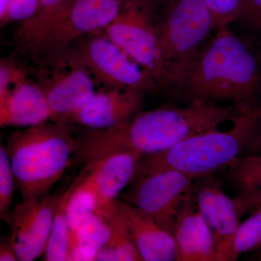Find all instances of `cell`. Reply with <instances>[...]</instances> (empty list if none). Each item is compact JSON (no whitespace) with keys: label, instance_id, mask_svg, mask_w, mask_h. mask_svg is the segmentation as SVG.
I'll return each instance as SVG.
<instances>
[{"label":"cell","instance_id":"obj_14","mask_svg":"<svg viewBox=\"0 0 261 261\" xmlns=\"http://www.w3.org/2000/svg\"><path fill=\"white\" fill-rule=\"evenodd\" d=\"M47 98L39 85L28 79L20 82L0 99L2 127L30 128L51 121Z\"/></svg>","mask_w":261,"mask_h":261},{"label":"cell","instance_id":"obj_3","mask_svg":"<svg viewBox=\"0 0 261 261\" xmlns=\"http://www.w3.org/2000/svg\"><path fill=\"white\" fill-rule=\"evenodd\" d=\"M73 124L53 121L13 132L5 146L23 200L49 195L75 149Z\"/></svg>","mask_w":261,"mask_h":261},{"label":"cell","instance_id":"obj_26","mask_svg":"<svg viewBox=\"0 0 261 261\" xmlns=\"http://www.w3.org/2000/svg\"><path fill=\"white\" fill-rule=\"evenodd\" d=\"M214 18L216 29L235 23L240 15L241 0H204Z\"/></svg>","mask_w":261,"mask_h":261},{"label":"cell","instance_id":"obj_10","mask_svg":"<svg viewBox=\"0 0 261 261\" xmlns=\"http://www.w3.org/2000/svg\"><path fill=\"white\" fill-rule=\"evenodd\" d=\"M192 197L214 233L219 261L232 260L233 240L243 216L236 198L226 194L213 174L194 179Z\"/></svg>","mask_w":261,"mask_h":261},{"label":"cell","instance_id":"obj_32","mask_svg":"<svg viewBox=\"0 0 261 261\" xmlns=\"http://www.w3.org/2000/svg\"><path fill=\"white\" fill-rule=\"evenodd\" d=\"M9 2L10 0H0V15H3L5 10H6Z\"/></svg>","mask_w":261,"mask_h":261},{"label":"cell","instance_id":"obj_6","mask_svg":"<svg viewBox=\"0 0 261 261\" xmlns=\"http://www.w3.org/2000/svg\"><path fill=\"white\" fill-rule=\"evenodd\" d=\"M99 83L113 89L159 90L152 77L103 31L81 38L68 48Z\"/></svg>","mask_w":261,"mask_h":261},{"label":"cell","instance_id":"obj_1","mask_svg":"<svg viewBox=\"0 0 261 261\" xmlns=\"http://www.w3.org/2000/svg\"><path fill=\"white\" fill-rule=\"evenodd\" d=\"M184 104L261 106V51L250 38L216 29L172 95Z\"/></svg>","mask_w":261,"mask_h":261},{"label":"cell","instance_id":"obj_28","mask_svg":"<svg viewBox=\"0 0 261 261\" xmlns=\"http://www.w3.org/2000/svg\"><path fill=\"white\" fill-rule=\"evenodd\" d=\"M235 23L247 32L261 34V0H241L240 15Z\"/></svg>","mask_w":261,"mask_h":261},{"label":"cell","instance_id":"obj_19","mask_svg":"<svg viewBox=\"0 0 261 261\" xmlns=\"http://www.w3.org/2000/svg\"><path fill=\"white\" fill-rule=\"evenodd\" d=\"M111 238V228L100 215L92 214L70 245L69 260H94Z\"/></svg>","mask_w":261,"mask_h":261},{"label":"cell","instance_id":"obj_12","mask_svg":"<svg viewBox=\"0 0 261 261\" xmlns=\"http://www.w3.org/2000/svg\"><path fill=\"white\" fill-rule=\"evenodd\" d=\"M145 92L133 89L96 92L68 123L89 129H105L130 121L143 105Z\"/></svg>","mask_w":261,"mask_h":261},{"label":"cell","instance_id":"obj_27","mask_svg":"<svg viewBox=\"0 0 261 261\" xmlns=\"http://www.w3.org/2000/svg\"><path fill=\"white\" fill-rule=\"evenodd\" d=\"M27 80V72L10 59L0 61V99L4 98L17 84Z\"/></svg>","mask_w":261,"mask_h":261},{"label":"cell","instance_id":"obj_5","mask_svg":"<svg viewBox=\"0 0 261 261\" xmlns=\"http://www.w3.org/2000/svg\"><path fill=\"white\" fill-rule=\"evenodd\" d=\"M126 0H68L25 51L38 65L59 56L81 38L102 31Z\"/></svg>","mask_w":261,"mask_h":261},{"label":"cell","instance_id":"obj_8","mask_svg":"<svg viewBox=\"0 0 261 261\" xmlns=\"http://www.w3.org/2000/svg\"><path fill=\"white\" fill-rule=\"evenodd\" d=\"M38 66L37 84L47 98L51 121L68 122L96 92L93 76L70 49Z\"/></svg>","mask_w":261,"mask_h":261},{"label":"cell","instance_id":"obj_18","mask_svg":"<svg viewBox=\"0 0 261 261\" xmlns=\"http://www.w3.org/2000/svg\"><path fill=\"white\" fill-rule=\"evenodd\" d=\"M226 174L240 192L235 198L243 215L261 205V154H246L235 160Z\"/></svg>","mask_w":261,"mask_h":261},{"label":"cell","instance_id":"obj_30","mask_svg":"<svg viewBox=\"0 0 261 261\" xmlns=\"http://www.w3.org/2000/svg\"><path fill=\"white\" fill-rule=\"evenodd\" d=\"M137 1L151 14L156 17L160 8L166 5L168 0H137Z\"/></svg>","mask_w":261,"mask_h":261},{"label":"cell","instance_id":"obj_33","mask_svg":"<svg viewBox=\"0 0 261 261\" xmlns=\"http://www.w3.org/2000/svg\"><path fill=\"white\" fill-rule=\"evenodd\" d=\"M257 260H261V250H260V252H259L258 254H257Z\"/></svg>","mask_w":261,"mask_h":261},{"label":"cell","instance_id":"obj_29","mask_svg":"<svg viewBox=\"0 0 261 261\" xmlns=\"http://www.w3.org/2000/svg\"><path fill=\"white\" fill-rule=\"evenodd\" d=\"M0 260L17 261L19 260L18 255L14 248L10 243V238L8 240L3 239L0 244Z\"/></svg>","mask_w":261,"mask_h":261},{"label":"cell","instance_id":"obj_13","mask_svg":"<svg viewBox=\"0 0 261 261\" xmlns=\"http://www.w3.org/2000/svg\"><path fill=\"white\" fill-rule=\"evenodd\" d=\"M142 154L132 151L116 152L87 166L86 180L97 200L96 210L116 202L118 196L133 181Z\"/></svg>","mask_w":261,"mask_h":261},{"label":"cell","instance_id":"obj_22","mask_svg":"<svg viewBox=\"0 0 261 261\" xmlns=\"http://www.w3.org/2000/svg\"><path fill=\"white\" fill-rule=\"evenodd\" d=\"M68 0H39L37 14L20 23L14 37L15 45L25 50L38 37L46 25L64 6Z\"/></svg>","mask_w":261,"mask_h":261},{"label":"cell","instance_id":"obj_9","mask_svg":"<svg viewBox=\"0 0 261 261\" xmlns=\"http://www.w3.org/2000/svg\"><path fill=\"white\" fill-rule=\"evenodd\" d=\"M155 18L137 0H126L119 14L102 31L152 77L159 90L167 92Z\"/></svg>","mask_w":261,"mask_h":261},{"label":"cell","instance_id":"obj_25","mask_svg":"<svg viewBox=\"0 0 261 261\" xmlns=\"http://www.w3.org/2000/svg\"><path fill=\"white\" fill-rule=\"evenodd\" d=\"M39 0H10L6 10L0 15L1 28L13 23L30 20L39 9Z\"/></svg>","mask_w":261,"mask_h":261},{"label":"cell","instance_id":"obj_20","mask_svg":"<svg viewBox=\"0 0 261 261\" xmlns=\"http://www.w3.org/2000/svg\"><path fill=\"white\" fill-rule=\"evenodd\" d=\"M79 182L80 178L78 177L58 200L50 235L44 252L45 260H69L70 231L67 212L70 199L74 193Z\"/></svg>","mask_w":261,"mask_h":261},{"label":"cell","instance_id":"obj_11","mask_svg":"<svg viewBox=\"0 0 261 261\" xmlns=\"http://www.w3.org/2000/svg\"><path fill=\"white\" fill-rule=\"evenodd\" d=\"M58 200L49 194L15 205L9 224L10 241L19 260H34L45 252Z\"/></svg>","mask_w":261,"mask_h":261},{"label":"cell","instance_id":"obj_17","mask_svg":"<svg viewBox=\"0 0 261 261\" xmlns=\"http://www.w3.org/2000/svg\"><path fill=\"white\" fill-rule=\"evenodd\" d=\"M95 213L102 216L109 224L111 238L94 261L143 260L132 237L126 213L120 200Z\"/></svg>","mask_w":261,"mask_h":261},{"label":"cell","instance_id":"obj_31","mask_svg":"<svg viewBox=\"0 0 261 261\" xmlns=\"http://www.w3.org/2000/svg\"><path fill=\"white\" fill-rule=\"evenodd\" d=\"M247 154H261V132L249 147Z\"/></svg>","mask_w":261,"mask_h":261},{"label":"cell","instance_id":"obj_16","mask_svg":"<svg viewBox=\"0 0 261 261\" xmlns=\"http://www.w3.org/2000/svg\"><path fill=\"white\" fill-rule=\"evenodd\" d=\"M120 202L143 260L178 261V250L174 237L140 209L123 201Z\"/></svg>","mask_w":261,"mask_h":261},{"label":"cell","instance_id":"obj_2","mask_svg":"<svg viewBox=\"0 0 261 261\" xmlns=\"http://www.w3.org/2000/svg\"><path fill=\"white\" fill-rule=\"evenodd\" d=\"M226 130L203 132L171 148L141 159L135 177L165 169H174L194 178L227 168L247 154L261 132V106L245 111Z\"/></svg>","mask_w":261,"mask_h":261},{"label":"cell","instance_id":"obj_15","mask_svg":"<svg viewBox=\"0 0 261 261\" xmlns=\"http://www.w3.org/2000/svg\"><path fill=\"white\" fill-rule=\"evenodd\" d=\"M173 237L178 261H219L214 233L191 197L178 216Z\"/></svg>","mask_w":261,"mask_h":261},{"label":"cell","instance_id":"obj_7","mask_svg":"<svg viewBox=\"0 0 261 261\" xmlns=\"http://www.w3.org/2000/svg\"><path fill=\"white\" fill-rule=\"evenodd\" d=\"M194 178L165 169L134 178L122 201L148 215L172 234L178 216L191 198Z\"/></svg>","mask_w":261,"mask_h":261},{"label":"cell","instance_id":"obj_21","mask_svg":"<svg viewBox=\"0 0 261 261\" xmlns=\"http://www.w3.org/2000/svg\"><path fill=\"white\" fill-rule=\"evenodd\" d=\"M97 207V200L93 190L86 180V173L80 175V182L68 207V221L70 231V245L81 226L94 214Z\"/></svg>","mask_w":261,"mask_h":261},{"label":"cell","instance_id":"obj_4","mask_svg":"<svg viewBox=\"0 0 261 261\" xmlns=\"http://www.w3.org/2000/svg\"><path fill=\"white\" fill-rule=\"evenodd\" d=\"M155 23L167 92L172 95L216 24L204 0H168Z\"/></svg>","mask_w":261,"mask_h":261},{"label":"cell","instance_id":"obj_24","mask_svg":"<svg viewBox=\"0 0 261 261\" xmlns=\"http://www.w3.org/2000/svg\"><path fill=\"white\" fill-rule=\"evenodd\" d=\"M15 179L5 146H0V218L8 225L11 221V206L14 197Z\"/></svg>","mask_w":261,"mask_h":261},{"label":"cell","instance_id":"obj_23","mask_svg":"<svg viewBox=\"0 0 261 261\" xmlns=\"http://www.w3.org/2000/svg\"><path fill=\"white\" fill-rule=\"evenodd\" d=\"M261 247V205L250 212V216L239 225L233 243L232 260L242 254Z\"/></svg>","mask_w":261,"mask_h":261}]
</instances>
